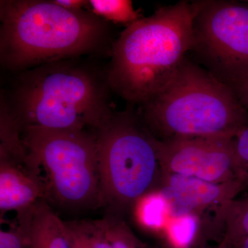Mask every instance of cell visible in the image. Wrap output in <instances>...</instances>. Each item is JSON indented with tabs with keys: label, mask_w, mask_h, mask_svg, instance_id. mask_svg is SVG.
Instances as JSON below:
<instances>
[{
	"label": "cell",
	"mask_w": 248,
	"mask_h": 248,
	"mask_svg": "<svg viewBox=\"0 0 248 248\" xmlns=\"http://www.w3.org/2000/svg\"><path fill=\"white\" fill-rule=\"evenodd\" d=\"M0 63L20 73L50 62L110 55L109 22L89 9L71 11L48 0L0 1Z\"/></svg>",
	"instance_id": "obj_1"
},
{
	"label": "cell",
	"mask_w": 248,
	"mask_h": 248,
	"mask_svg": "<svg viewBox=\"0 0 248 248\" xmlns=\"http://www.w3.org/2000/svg\"><path fill=\"white\" fill-rule=\"evenodd\" d=\"M81 58L50 62L18 73L1 92L21 129L29 126L97 132L114 115L107 69Z\"/></svg>",
	"instance_id": "obj_2"
},
{
	"label": "cell",
	"mask_w": 248,
	"mask_h": 248,
	"mask_svg": "<svg viewBox=\"0 0 248 248\" xmlns=\"http://www.w3.org/2000/svg\"><path fill=\"white\" fill-rule=\"evenodd\" d=\"M192 19L191 3L181 1L126 27L111 48L112 93L140 107L164 89L190 53Z\"/></svg>",
	"instance_id": "obj_3"
},
{
	"label": "cell",
	"mask_w": 248,
	"mask_h": 248,
	"mask_svg": "<svg viewBox=\"0 0 248 248\" xmlns=\"http://www.w3.org/2000/svg\"><path fill=\"white\" fill-rule=\"evenodd\" d=\"M158 141L234 138L248 125V110L231 86L186 57L164 89L138 107Z\"/></svg>",
	"instance_id": "obj_4"
},
{
	"label": "cell",
	"mask_w": 248,
	"mask_h": 248,
	"mask_svg": "<svg viewBox=\"0 0 248 248\" xmlns=\"http://www.w3.org/2000/svg\"><path fill=\"white\" fill-rule=\"evenodd\" d=\"M96 135L100 207L119 215L159 190L162 171L157 140L135 106L115 112Z\"/></svg>",
	"instance_id": "obj_5"
},
{
	"label": "cell",
	"mask_w": 248,
	"mask_h": 248,
	"mask_svg": "<svg viewBox=\"0 0 248 248\" xmlns=\"http://www.w3.org/2000/svg\"><path fill=\"white\" fill-rule=\"evenodd\" d=\"M22 137L48 200L70 208L100 207L95 132L29 126L22 129Z\"/></svg>",
	"instance_id": "obj_6"
},
{
	"label": "cell",
	"mask_w": 248,
	"mask_h": 248,
	"mask_svg": "<svg viewBox=\"0 0 248 248\" xmlns=\"http://www.w3.org/2000/svg\"><path fill=\"white\" fill-rule=\"evenodd\" d=\"M191 3L192 59L228 86L248 76V4L228 0Z\"/></svg>",
	"instance_id": "obj_7"
},
{
	"label": "cell",
	"mask_w": 248,
	"mask_h": 248,
	"mask_svg": "<svg viewBox=\"0 0 248 248\" xmlns=\"http://www.w3.org/2000/svg\"><path fill=\"white\" fill-rule=\"evenodd\" d=\"M157 151L162 174H180L215 184L240 182L234 138L157 140Z\"/></svg>",
	"instance_id": "obj_8"
},
{
	"label": "cell",
	"mask_w": 248,
	"mask_h": 248,
	"mask_svg": "<svg viewBox=\"0 0 248 248\" xmlns=\"http://www.w3.org/2000/svg\"><path fill=\"white\" fill-rule=\"evenodd\" d=\"M158 191L167 203L170 218L195 214L205 208L217 210L242 192L239 181L215 184L180 174H162Z\"/></svg>",
	"instance_id": "obj_9"
},
{
	"label": "cell",
	"mask_w": 248,
	"mask_h": 248,
	"mask_svg": "<svg viewBox=\"0 0 248 248\" xmlns=\"http://www.w3.org/2000/svg\"><path fill=\"white\" fill-rule=\"evenodd\" d=\"M48 200L46 187L40 177L27 166L0 162V213L30 211L39 201Z\"/></svg>",
	"instance_id": "obj_10"
},
{
	"label": "cell",
	"mask_w": 248,
	"mask_h": 248,
	"mask_svg": "<svg viewBox=\"0 0 248 248\" xmlns=\"http://www.w3.org/2000/svg\"><path fill=\"white\" fill-rule=\"evenodd\" d=\"M31 248H70L64 221L47 201H39L32 208L29 222Z\"/></svg>",
	"instance_id": "obj_11"
},
{
	"label": "cell",
	"mask_w": 248,
	"mask_h": 248,
	"mask_svg": "<svg viewBox=\"0 0 248 248\" xmlns=\"http://www.w3.org/2000/svg\"><path fill=\"white\" fill-rule=\"evenodd\" d=\"M216 218L221 229L220 246L236 248L248 236V193L220 207Z\"/></svg>",
	"instance_id": "obj_12"
},
{
	"label": "cell",
	"mask_w": 248,
	"mask_h": 248,
	"mask_svg": "<svg viewBox=\"0 0 248 248\" xmlns=\"http://www.w3.org/2000/svg\"><path fill=\"white\" fill-rule=\"evenodd\" d=\"M89 10L108 22L131 25L141 19V15L129 0H91Z\"/></svg>",
	"instance_id": "obj_13"
},
{
	"label": "cell",
	"mask_w": 248,
	"mask_h": 248,
	"mask_svg": "<svg viewBox=\"0 0 248 248\" xmlns=\"http://www.w3.org/2000/svg\"><path fill=\"white\" fill-rule=\"evenodd\" d=\"M140 223L146 228L153 230L164 228L169 221L167 203L159 191L151 192L135 204Z\"/></svg>",
	"instance_id": "obj_14"
},
{
	"label": "cell",
	"mask_w": 248,
	"mask_h": 248,
	"mask_svg": "<svg viewBox=\"0 0 248 248\" xmlns=\"http://www.w3.org/2000/svg\"><path fill=\"white\" fill-rule=\"evenodd\" d=\"M166 226L173 240L186 248L196 244L200 238V218L195 214L170 218Z\"/></svg>",
	"instance_id": "obj_15"
},
{
	"label": "cell",
	"mask_w": 248,
	"mask_h": 248,
	"mask_svg": "<svg viewBox=\"0 0 248 248\" xmlns=\"http://www.w3.org/2000/svg\"><path fill=\"white\" fill-rule=\"evenodd\" d=\"M31 215L18 218L19 226L14 229L0 232V248H31Z\"/></svg>",
	"instance_id": "obj_16"
},
{
	"label": "cell",
	"mask_w": 248,
	"mask_h": 248,
	"mask_svg": "<svg viewBox=\"0 0 248 248\" xmlns=\"http://www.w3.org/2000/svg\"><path fill=\"white\" fill-rule=\"evenodd\" d=\"M107 237L111 248H140L143 246L128 226L119 220L108 219Z\"/></svg>",
	"instance_id": "obj_17"
},
{
	"label": "cell",
	"mask_w": 248,
	"mask_h": 248,
	"mask_svg": "<svg viewBox=\"0 0 248 248\" xmlns=\"http://www.w3.org/2000/svg\"><path fill=\"white\" fill-rule=\"evenodd\" d=\"M92 221H64L70 248H91Z\"/></svg>",
	"instance_id": "obj_18"
},
{
	"label": "cell",
	"mask_w": 248,
	"mask_h": 248,
	"mask_svg": "<svg viewBox=\"0 0 248 248\" xmlns=\"http://www.w3.org/2000/svg\"><path fill=\"white\" fill-rule=\"evenodd\" d=\"M235 159L243 191L248 190V125L234 138Z\"/></svg>",
	"instance_id": "obj_19"
},
{
	"label": "cell",
	"mask_w": 248,
	"mask_h": 248,
	"mask_svg": "<svg viewBox=\"0 0 248 248\" xmlns=\"http://www.w3.org/2000/svg\"><path fill=\"white\" fill-rule=\"evenodd\" d=\"M92 223L91 248H111L107 237L108 219L92 221Z\"/></svg>",
	"instance_id": "obj_20"
},
{
	"label": "cell",
	"mask_w": 248,
	"mask_h": 248,
	"mask_svg": "<svg viewBox=\"0 0 248 248\" xmlns=\"http://www.w3.org/2000/svg\"><path fill=\"white\" fill-rule=\"evenodd\" d=\"M231 87L234 91L240 102L248 110V76L236 81Z\"/></svg>",
	"instance_id": "obj_21"
},
{
	"label": "cell",
	"mask_w": 248,
	"mask_h": 248,
	"mask_svg": "<svg viewBox=\"0 0 248 248\" xmlns=\"http://www.w3.org/2000/svg\"><path fill=\"white\" fill-rule=\"evenodd\" d=\"M55 4L71 11H81L89 5V1L85 0H53Z\"/></svg>",
	"instance_id": "obj_22"
},
{
	"label": "cell",
	"mask_w": 248,
	"mask_h": 248,
	"mask_svg": "<svg viewBox=\"0 0 248 248\" xmlns=\"http://www.w3.org/2000/svg\"><path fill=\"white\" fill-rule=\"evenodd\" d=\"M188 248H227L222 247V246H220L219 244H218V246H217V247H211V246H209L206 244H200V245H195V246H190V247H189Z\"/></svg>",
	"instance_id": "obj_23"
},
{
	"label": "cell",
	"mask_w": 248,
	"mask_h": 248,
	"mask_svg": "<svg viewBox=\"0 0 248 248\" xmlns=\"http://www.w3.org/2000/svg\"><path fill=\"white\" fill-rule=\"evenodd\" d=\"M236 248H248V236L240 243Z\"/></svg>",
	"instance_id": "obj_24"
},
{
	"label": "cell",
	"mask_w": 248,
	"mask_h": 248,
	"mask_svg": "<svg viewBox=\"0 0 248 248\" xmlns=\"http://www.w3.org/2000/svg\"><path fill=\"white\" fill-rule=\"evenodd\" d=\"M140 248H150L146 247V246H144V245H143V246H142V247H141Z\"/></svg>",
	"instance_id": "obj_25"
}]
</instances>
